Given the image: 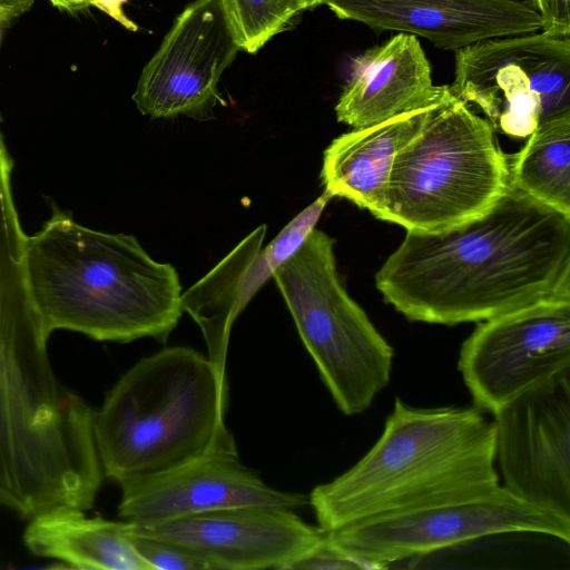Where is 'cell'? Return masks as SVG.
<instances>
[{"mask_svg": "<svg viewBox=\"0 0 570 570\" xmlns=\"http://www.w3.org/2000/svg\"><path fill=\"white\" fill-rule=\"evenodd\" d=\"M413 322H482L570 293V217L512 186L483 215L435 233L406 230L375 274Z\"/></svg>", "mask_w": 570, "mask_h": 570, "instance_id": "1", "label": "cell"}, {"mask_svg": "<svg viewBox=\"0 0 570 570\" xmlns=\"http://www.w3.org/2000/svg\"><path fill=\"white\" fill-rule=\"evenodd\" d=\"M50 207L26 244L29 291L46 332L166 342L184 313L176 268L151 258L132 235L91 229L55 202Z\"/></svg>", "mask_w": 570, "mask_h": 570, "instance_id": "2", "label": "cell"}, {"mask_svg": "<svg viewBox=\"0 0 570 570\" xmlns=\"http://www.w3.org/2000/svg\"><path fill=\"white\" fill-rule=\"evenodd\" d=\"M495 426L479 407H414L396 399L371 450L308 495L326 532L434 498L500 483Z\"/></svg>", "mask_w": 570, "mask_h": 570, "instance_id": "3", "label": "cell"}, {"mask_svg": "<svg viewBox=\"0 0 570 570\" xmlns=\"http://www.w3.org/2000/svg\"><path fill=\"white\" fill-rule=\"evenodd\" d=\"M229 386L208 356L166 347L126 371L95 411L104 475L118 484L208 454H237L225 416Z\"/></svg>", "mask_w": 570, "mask_h": 570, "instance_id": "4", "label": "cell"}, {"mask_svg": "<svg viewBox=\"0 0 570 570\" xmlns=\"http://www.w3.org/2000/svg\"><path fill=\"white\" fill-rule=\"evenodd\" d=\"M510 187L509 155L495 131L452 97L396 154L377 219L441 232L483 215Z\"/></svg>", "mask_w": 570, "mask_h": 570, "instance_id": "5", "label": "cell"}, {"mask_svg": "<svg viewBox=\"0 0 570 570\" xmlns=\"http://www.w3.org/2000/svg\"><path fill=\"white\" fill-rule=\"evenodd\" d=\"M273 278L338 410H367L390 382L394 351L343 286L334 239L314 228Z\"/></svg>", "mask_w": 570, "mask_h": 570, "instance_id": "6", "label": "cell"}, {"mask_svg": "<svg viewBox=\"0 0 570 570\" xmlns=\"http://www.w3.org/2000/svg\"><path fill=\"white\" fill-rule=\"evenodd\" d=\"M570 541V520L530 504L498 483L423 501L327 532L372 569L469 541L508 533Z\"/></svg>", "mask_w": 570, "mask_h": 570, "instance_id": "7", "label": "cell"}, {"mask_svg": "<svg viewBox=\"0 0 570 570\" xmlns=\"http://www.w3.org/2000/svg\"><path fill=\"white\" fill-rule=\"evenodd\" d=\"M13 167L0 114V439L38 423L67 394L50 361V335L29 291L28 235L13 198Z\"/></svg>", "mask_w": 570, "mask_h": 570, "instance_id": "8", "label": "cell"}, {"mask_svg": "<svg viewBox=\"0 0 570 570\" xmlns=\"http://www.w3.org/2000/svg\"><path fill=\"white\" fill-rule=\"evenodd\" d=\"M454 52L452 96L479 107L494 131L527 138L542 120L570 110V35L540 30Z\"/></svg>", "mask_w": 570, "mask_h": 570, "instance_id": "9", "label": "cell"}, {"mask_svg": "<svg viewBox=\"0 0 570 570\" xmlns=\"http://www.w3.org/2000/svg\"><path fill=\"white\" fill-rule=\"evenodd\" d=\"M458 368L474 405L492 414L570 374V293L479 322L461 346Z\"/></svg>", "mask_w": 570, "mask_h": 570, "instance_id": "10", "label": "cell"}, {"mask_svg": "<svg viewBox=\"0 0 570 570\" xmlns=\"http://www.w3.org/2000/svg\"><path fill=\"white\" fill-rule=\"evenodd\" d=\"M493 415L502 485L570 520V374L524 391Z\"/></svg>", "mask_w": 570, "mask_h": 570, "instance_id": "11", "label": "cell"}, {"mask_svg": "<svg viewBox=\"0 0 570 570\" xmlns=\"http://www.w3.org/2000/svg\"><path fill=\"white\" fill-rule=\"evenodd\" d=\"M240 49L223 0H197L176 19L145 66L132 96L151 118L200 117L217 98L223 71Z\"/></svg>", "mask_w": 570, "mask_h": 570, "instance_id": "12", "label": "cell"}, {"mask_svg": "<svg viewBox=\"0 0 570 570\" xmlns=\"http://www.w3.org/2000/svg\"><path fill=\"white\" fill-rule=\"evenodd\" d=\"M127 522L136 533L184 549L206 570H284L326 534L318 525L303 521L295 510L283 508H232Z\"/></svg>", "mask_w": 570, "mask_h": 570, "instance_id": "13", "label": "cell"}, {"mask_svg": "<svg viewBox=\"0 0 570 570\" xmlns=\"http://www.w3.org/2000/svg\"><path fill=\"white\" fill-rule=\"evenodd\" d=\"M331 198L324 191L267 245H264L266 225H259L181 294L183 311L199 326L208 357L219 371L226 373L235 320L276 268L301 247Z\"/></svg>", "mask_w": 570, "mask_h": 570, "instance_id": "14", "label": "cell"}, {"mask_svg": "<svg viewBox=\"0 0 570 570\" xmlns=\"http://www.w3.org/2000/svg\"><path fill=\"white\" fill-rule=\"evenodd\" d=\"M118 514L127 521L175 519L216 510L263 507L297 510L308 497L267 485L238 454H208L165 472L119 484Z\"/></svg>", "mask_w": 570, "mask_h": 570, "instance_id": "15", "label": "cell"}, {"mask_svg": "<svg viewBox=\"0 0 570 570\" xmlns=\"http://www.w3.org/2000/svg\"><path fill=\"white\" fill-rule=\"evenodd\" d=\"M335 16L456 51L485 39L546 30L528 0H325Z\"/></svg>", "mask_w": 570, "mask_h": 570, "instance_id": "16", "label": "cell"}, {"mask_svg": "<svg viewBox=\"0 0 570 570\" xmlns=\"http://www.w3.org/2000/svg\"><path fill=\"white\" fill-rule=\"evenodd\" d=\"M452 97L449 86L433 83L419 38L400 32L353 60L335 112L337 121L358 129Z\"/></svg>", "mask_w": 570, "mask_h": 570, "instance_id": "17", "label": "cell"}, {"mask_svg": "<svg viewBox=\"0 0 570 570\" xmlns=\"http://www.w3.org/2000/svg\"><path fill=\"white\" fill-rule=\"evenodd\" d=\"M435 107L405 112L335 138L323 156L324 191L346 198L379 218L396 154L416 136Z\"/></svg>", "mask_w": 570, "mask_h": 570, "instance_id": "18", "label": "cell"}, {"mask_svg": "<svg viewBox=\"0 0 570 570\" xmlns=\"http://www.w3.org/2000/svg\"><path fill=\"white\" fill-rule=\"evenodd\" d=\"M22 539L33 556L73 569L150 570L130 540L127 521L89 518L76 507L39 512L29 519Z\"/></svg>", "mask_w": 570, "mask_h": 570, "instance_id": "19", "label": "cell"}, {"mask_svg": "<svg viewBox=\"0 0 570 570\" xmlns=\"http://www.w3.org/2000/svg\"><path fill=\"white\" fill-rule=\"evenodd\" d=\"M509 168L513 188L570 217V110L542 120Z\"/></svg>", "mask_w": 570, "mask_h": 570, "instance_id": "20", "label": "cell"}, {"mask_svg": "<svg viewBox=\"0 0 570 570\" xmlns=\"http://www.w3.org/2000/svg\"><path fill=\"white\" fill-rule=\"evenodd\" d=\"M240 49L255 53L303 11L298 0H223Z\"/></svg>", "mask_w": 570, "mask_h": 570, "instance_id": "21", "label": "cell"}, {"mask_svg": "<svg viewBox=\"0 0 570 570\" xmlns=\"http://www.w3.org/2000/svg\"><path fill=\"white\" fill-rule=\"evenodd\" d=\"M127 529L130 540L150 570H206L205 566L184 549Z\"/></svg>", "mask_w": 570, "mask_h": 570, "instance_id": "22", "label": "cell"}, {"mask_svg": "<svg viewBox=\"0 0 570 570\" xmlns=\"http://www.w3.org/2000/svg\"><path fill=\"white\" fill-rule=\"evenodd\" d=\"M343 569H372L367 563L343 552L330 539L324 538L296 558L284 570H343Z\"/></svg>", "mask_w": 570, "mask_h": 570, "instance_id": "23", "label": "cell"}, {"mask_svg": "<svg viewBox=\"0 0 570 570\" xmlns=\"http://www.w3.org/2000/svg\"><path fill=\"white\" fill-rule=\"evenodd\" d=\"M52 6L62 11L76 12L94 6L107 13L124 28L136 31L138 27L124 13L122 7L128 0H49Z\"/></svg>", "mask_w": 570, "mask_h": 570, "instance_id": "24", "label": "cell"}, {"mask_svg": "<svg viewBox=\"0 0 570 570\" xmlns=\"http://www.w3.org/2000/svg\"><path fill=\"white\" fill-rule=\"evenodd\" d=\"M542 16L546 30L570 35V0H528Z\"/></svg>", "mask_w": 570, "mask_h": 570, "instance_id": "25", "label": "cell"}, {"mask_svg": "<svg viewBox=\"0 0 570 570\" xmlns=\"http://www.w3.org/2000/svg\"><path fill=\"white\" fill-rule=\"evenodd\" d=\"M36 0H0V19L7 26L31 9Z\"/></svg>", "mask_w": 570, "mask_h": 570, "instance_id": "26", "label": "cell"}, {"mask_svg": "<svg viewBox=\"0 0 570 570\" xmlns=\"http://www.w3.org/2000/svg\"><path fill=\"white\" fill-rule=\"evenodd\" d=\"M303 9H313L320 4H324L325 0H298Z\"/></svg>", "mask_w": 570, "mask_h": 570, "instance_id": "27", "label": "cell"}, {"mask_svg": "<svg viewBox=\"0 0 570 570\" xmlns=\"http://www.w3.org/2000/svg\"><path fill=\"white\" fill-rule=\"evenodd\" d=\"M3 24L2 20L0 19V26Z\"/></svg>", "mask_w": 570, "mask_h": 570, "instance_id": "28", "label": "cell"}]
</instances>
